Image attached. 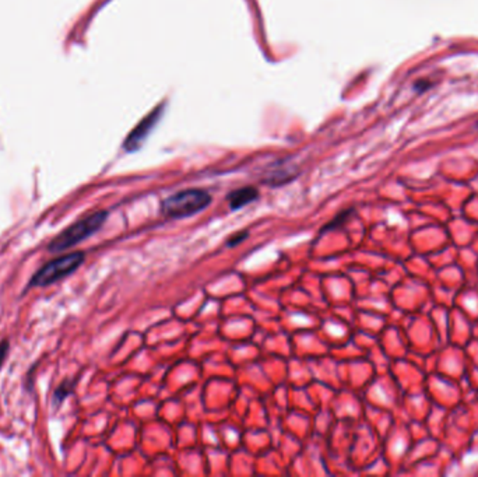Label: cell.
<instances>
[{
  "label": "cell",
  "mask_w": 478,
  "mask_h": 477,
  "mask_svg": "<svg viewBox=\"0 0 478 477\" xmlns=\"http://www.w3.org/2000/svg\"><path fill=\"white\" fill-rule=\"evenodd\" d=\"M211 203V195L203 189H185L161 202V213L167 219H188L206 210Z\"/></svg>",
  "instance_id": "6da1fadb"
},
{
  "label": "cell",
  "mask_w": 478,
  "mask_h": 477,
  "mask_svg": "<svg viewBox=\"0 0 478 477\" xmlns=\"http://www.w3.org/2000/svg\"><path fill=\"white\" fill-rule=\"evenodd\" d=\"M107 217H108V212L100 210L84 217L83 220L76 221L75 224L64 230L59 235H57L50 244L48 249L51 252H62L68 248L77 245L79 242L96 234L104 226V223L107 221Z\"/></svg>",
  "instance_id": "7a4b0ae2"
},
{
  "label": "cell",
  "mask_w": 478,
  "mask_h": 477,
  "mask_svg": "<svg viewBox=\"0 0 478 477\" xmlns=\"http://www.w3.org/2000/svg\"><path fill=\"white\" fill-rule=\"evenodd\" d=\"M86 255L83 252H72L69 255L59 256L47 265H44L30 280L29 287H47L59 281L61 279L76 272L84 262Z\"/></svg>",
  "instance_id": "3957f363"
},
{
  "label": "cell",
  "mask_w": 478,
  "mask_h": 477,
  "mask_svg": "<svg viewBox=\"0 0 478 477\" xmlns=\"http://www.w3.org/2000/svg\"><path fill=\"white\" fill-rule=\"evenodd\" d=\"M160 118V110H156L154 112H151L149 117H146L140 125H137V128L130 133V136L126 139L125 143V149L128 152H136L137 149H140L142 143L147 139V136L150 135L151 129L154 128V125L157 124Z\"/></svg>",
  "instance_id": "277c9868"
},
{
  "label": "cell",
  "mask_w": 478,
  "mask_h": 477,
  "mask_svg": "<svg viewBox=\"0 0 478 477\" xmlns=\"http://www.w3.org/2000/svg\"><path fill=\"white\" fill-rule=\"evenodd\" d=\"M257 198H259V191H257L256 188H253V186H245V188L232 191V192L227 196V200H228L230 209H231L232 212H237V210L244 209V207L248 206L249 203L257 200Z\"/></svg>",
  "instance_id": "5b68a950"
},
{
  "label": "cell",
  "mask_w": 478,
  "mask_h": 477,
  "mask_svg": "<svg viewBox=\"0 0 478 477\" xmlns=\"http://www.w3.org/2000/svg\"><path fill=\"white\" fill-rule=\"evenodd\" d=\"M73 388H75V381H69V379H66V381H64L61 385H59V388L57 389V392H55V402L57 403H61V402H64L65 399H66V396L68 395H70L72 392H73Z\"/></svg>",
  "instance_id": "8992f818"
},
{
  "label": "cell",
  "mask_w": 478,
  "mask_h": 477,
  "mask_svg": "<svg viewBox=\"0 0 478 477\" xmlns=\"http://www.w3.org/2000/svg\"><path fill=\"white\" fill-rule=\"evenodd\" d=\"M352 213V209L351 210H344V212H341V213H338L324 228H323V231H326V230H333V228H337V227H340L347 219H348V216Z\"/></svg>",
  "instance_id": "52a82bcc"
},
{
  "label": "cell",
  "mask_w": 478,
  "mask_h": 477,
  "mask_svg": "<svg viewBox=\"0 0 478 477\" xmlns=\"http://www.w3.org/2000/svg\"><path fill=\"white\" fill-rule=\"evenodd\" d=\"M249 237V233L248 231H239V233H235V234H232L230 238H228V241H227V245L228 247H237V245H239L241 242H244L246 238Z\"/></svg>",
  "instance_id": "ba28073f"
},
{
  "label": "cell",
  "mask_w": 478,
  "mask_h": 477,
  "mask_svg": "<svg viewBox=\"0 0 478 477\" xmlns=\"http://www.w3.org/2000/svg\"><path fill=\"white\" fill-rule=\"evenodd\" d=\"M8 351H9V342L3 340L0 343V368H2L6 357H8Z\"/></svg>",
  "instance_id": "9c48e42d"
},
{
  "label": "cell",
  "mask_w": 478,
  "mask_h": 477,
  "mask_svg": "<svg viewBox=\"0 0 478 477\" xmlns=\"http://www.w3.org/2000/svg\"><path fill=\"white\" fill-rule=\"evenodd\" d=\"M431 86H432V85H431L429 82H426V80H419V82H417V83H415V86H414V87H415V90H417V91H419V93H421V91H425L426 89H429Z\"/></svg>",
  "instance_id": "30bf717a"
}]
</instances>
